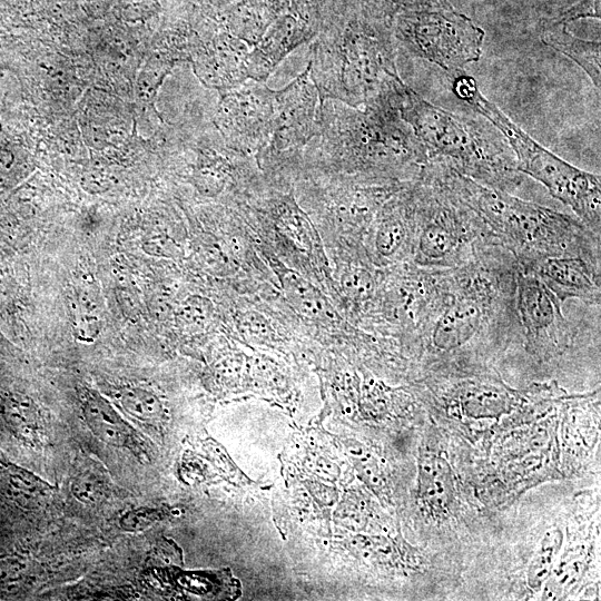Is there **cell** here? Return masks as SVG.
I'll list each match as a JSON object with an SVG mask.
<instances>
[{"instance_id": "obj_1", "label": "cell", "mask_w": 601, "mask_h": 601, "mask_svg": "<svg viewBox=\"0 0 601 601\" xmlns=\"http://www.w3.org/2000/svg\"><path fill=\"white\" fill-rule=\"evenodd\" d=\"M518 262L502 245L484 244L450 268V296L421 351L455 357L477 349H504L521 333L516 311Z\"/></svg>"}, {"instance_id": "obj_2", "label": "cell", "mask_w": 601, "mask_h": 601, "mask_svg": "<svg viewBox=\"0 0 601 601\" xmlns=\"http://www.w3.org/2000/svg\"><path fill=\"white\" fill-rule=\"evenodd\" d=\"M406 87V86H405ZM405 87L363 107L319 101L318 132L311 156L341 176L408 183L428 161L425 148L400 114Z\"/></svg>"}, {"instance_id": "obj_3", "label": "cell", "mask_w": 601, "mask_h": 601, "mask_svg": "<svg viewBox=\"0 0 601 601\" xmlns=\"http://www.w3.org/2000/svg\"><path fill=\"white\" fill-rule=\"evenodd\" d=\"M428 169L485 224L522 268L549 257L581 256L600 264V236L579 219L482 185L428 160Z\"/></svg>"}, {"instance_id": "obj_4", "label": "cell", "mask_w": 601, "mask_h": 601, "mask_svg": "<svg viewBox=\"0 0 601 601\" xmlns=\"http://www.w3.org/2000/svg\"><path fill=\"white\" fill-rule=\"evenodd\" d=\"M309 56V77L319 101L329 98L363 107L406 85L397 71L392 24L370 10L339 29L322 32Z\"/></svg>"}, {"instance_id": "obj_5", "label": "cell", "mask_w": 601, "mask_h": 601, "mask_svg": "<svg viewBox=\"0 0 601 601\" xmlns=\"http://www.w3.org/2000/svg\"><path fill=\"white\" fill-rule=\"evenodd\" d=\"M400 114L437 161L482 185L511 193L523 181L504 136L484 117L459 115L422 98L407 85Z\"/></svg>"}, {"instance_id": "obj_6", "label": "cell", "mask_w": 601, "mask_h": 601, "mask_svg": "<svg viewBox=\"0 0 601 601\" xmlns=\"http://www.w3.org/2000/svg\"><path fill=\"white\" fill-rule=\"evenodd\" d=\"M450 76L454 95L504 136L515 157L518 170L541 183L551 196L570 207L584 226L600 236V178L573 166L535 141L483 96L476 80L464 70Z\"/></svg>"}, {"instance_id": "obj_7", "label": "cell", "mask_w": 601, "mask_h": 601, "mask_svg": "<svg viewBox=\"0 0 601 601\" xmlns=\"http://www.w3.org/2000/svg\"><path fill=\"white\" fill-rule=\"evenodd\" d=\"M415 235L412 262L431 268H453L484 244L496 243L480 217L454 196L424 165L413 181Z\"/></svg>"}, {"instance_id": "obj_8", "label": "cell", "mask_w": 601, "mask_h": 601, "mask_svg": "<svg viewBox=\"0 0 601 601\" xmlns=\"http://www.w3.org/2000/svg\"><path fill=\"white\" fill-rule=\"evenodd\" d=\"M393 19L397 50L434 63L450 75L482 56L484 30L451 6L405 10Z\"/></svg>"}, {"instance_id": "obj_9", "label": "cell", "mask_w": 601, "mask_h": 601, "mask_svg": "<svg viewBox=\"0 0 601 601\" xmlns=\"http://www.w3.org/2000/svg\"><path fill=\"white\" fill-rule=\"evenodd\" d=\"M385 288V319L421 349L423 341L450 296V268L404 262L394 268Z\"/></svg>"}, {"instance_id": "obj_10", "label": "cell", "mask_w": 601, "mask_h": 601, "mask_svg": "<svg viewBox=\"0 0 601 601\" xmlns=\"http://www.w3.org/2000/svg\"><path fill=\"white\" fill-rule=\"evenodd\" d=\"M275 117L259 162L279 165L299 155L318 132L319 96L309 67L280 90H274Z\"/></svg>"}, {"instance_id": "obj_11", "label": "cell", "mask_w": 601, "mask_h": 601, "mask_svg": "<svg viewBox=\"0 0 601 601\" xmlns=\"http://www.w3.org/2000/svg\"><path fill=\"white\" fill-rule=\"evenodd\" d=\"M516 311L526 351L549 361L569 348L574 328L562 312V303L531 272L518 265Z\"/></svg>"}, {"instance_id": "obj_12", "label": "cell", "mask_w": 601, "mask_h": 601, "mask_svg": "<svg viewBox=\"0 0 601 601\" xmlns=\"http://www.w3.org/2000/svg\"><path fill=\"white\" fill-rule=\"evenodd\" d=\"M274 117V90L265 82L247 79L221 92L218 109L220 135L237 151L257 154L270 136Z\"/></svg>"}, {"instance_id": "obj_13", "label": "cell", "mask_w": 601, "mask_h": 601, "mask_svg": "<svg viewBox=\"0 0 601 601\" xmlns=\"http://www.w3.org/2000/svg\"><path fill=\"white\" fill-rule=\"evenodd\" d=\"M413 181L391 196L370 225L372 253L380 264L412 260L415 235Z\"/></svg>"}, {"instance_id": "obj_14", "label": "cell", "mask_w": 601, "mask_h": 601, "mask_svg": "<svg viewBox=\"0 0 601 601\" xmlns=\"http://www.w3.org/2000/svg\"><path fill=\"white\" fill-rule=\"evenodd\" d=\"M522 269L533 273L561 303L577 298L600 305V264L581 256H556Z\"/></svg>"}, {"instance_id": "obj_15", "label": "cell", "mask_w": 601, "mask_h": 601, "mask_svg": "<svg viewBox=\"0 0 601 601\" xmlns=\"http://www.w3.org/2000/svg\"><path fill=\"white\" fill-rule=\"evenodd\" d=\"M316 33L298 28L294 20H285L274 27L252 47L247 58L248 79L266 82L275 67L300 43Z\"/></svg>"}, {"instance_id": "obj_16", "label": "cell", "mask_w": 601, "mask_h": 601, "mask_svg": "<svg viewBox=\"0 0 601 601\" xmlns=\"http://www.w3.org/2000/svg\"><path fill=\"white\" fill-rule=\"evenodd\" d=\"M541 39L546 46L574 61L587 73L598 92H600V41L584 40L575 37L569 31L568 24L555 23L551 20L543 22Z\"/></svg>"}, {"instance_id": "obj_17", "label": "cell", "mask_w": 601, "mask_h": 601, "mask_svg": "<svg viewBox=\"0 0 601 601\" xmlns=\"http://www.w3.org/2000/svg\"><path fill=\"white\" fill-rule=\"evenodd\" d=\"M83 415L98 439L112 446L130 449L140 459L135 433L104 397L89 395L83 403Z\"/></svg>"}, {"instance_id": "obj_18", "label": "cell", "mask_w": 601, "mask_h": 601, "mask_svg": "<svg viewBox=\"0 0 601 601\" xmlns=\"http://www.w3.org/2000/svg\"><path fill=\"white\" fill-rule=\"evenodd\" d=\"M457 398L465 413L471 416H497L511 403L510 392L490 380H470L457 390Z\"/></svg>"}, {"instance_id": "obj_19", "label": "cell", "mask_w": 601, "mask_h": 601, "mask_svg": "<svg viewBox=\"0 0 601 601\" xmlns=\"http://www.w3.org/2000/svg\"><path fill=\"white\" fill-rule=\"evenodd\" d=\"M561 544L562 532L560 530H551L545 533L529 566L528 582L532 589L539 590L550 575Z\"/></svg>"}, {"instance_id": "obj_20", "label": "cell", "mask_w": 601, "mask_h": 601, "mask_svg": "<svg viewBox=\"0 0 601 601\" xmlns=\"http://www.w3.org/2000/svg\"><path fill=\"white\" fill-rule=\"evenodd\" d=\"M122 408L132 417L145 423H154L161 415V404L150 391L129 387L120 395Z\"/></svg>"}, {"instance_id": "obj_21", "label": "cell", "mask_w": 601, "mask_h": 601, "mask_svg": "<svg viewBox=\"0 0 601 601\" xmlns=\"http://www.w3.org/2000/svg\"><path fill=\"white\" fill-rule=\"evenodd\" d=\"M211 304L201 296H190L184 300L176 313V321L184 329H200L211 316Z\"/></svg>"}, {"instance_id": "obj_22", "label": "cell", "mask_w": 601, "mask_h": 601, "mask_svg": "<svg viewBox=\"0 0 601 601\" xmlns=\"http://www.w3.org/2000/svg\"><path fill=\"white\" fill-rule=\"evenodd\" d=\"M73 496L85 504L99 502L105 495V484L93 472L78 474L71 483Z\"/></svg>"}, {"instance_id": "obj_23", "label": "cell", "mask_w": 601, "mask_h": 601, "mask_svg": "<svg viewBox=\"0 0 601 601\" xmlns=\"http://www.w3.org/2000/svg\"><path fill=\"white\" fill-rule=\"evenodd\" d=\"M99 311L75 307L73 331L78 338L85 342L93 341L101 331Z\"/></svg>"}, {"instance_id": "obj_24", "label": "cell", "mask_w": 601, "mask_h": 601, "mask_svg": "<svg viewBox=\"0 0 601 601\" xmlns=\"http://www.w3.org/2000/svg\"><path fill=\"white\" fill-rule=\"evenodd\" d=\"M600 0H580L577 4L563 11L560 16L550 19L555 23H564L582 19L598 18L600 19Z\"/></svg>"}, {"instance_id": "obj_25", "label": "cell", "mask_w": 601, "mask_h": 601, "mask_svg": "<svg viewBox=\"0 0 601 601\" xmlns=\"http://www.w3.org/2000/svg\"><path fill=\"white\" fill-rule=\"evenodd\" d=\"M156 511L150 509H137L127 512L120 519V525L124 530L137 532L150 524L156 518Z\"/></svg>"}, {"instance_id": "obj_26", "label": "cell", "mask_w": 601, "mask_h": 601, "mask_svg": "<svg viewBox=\"0 0 601 601\" xmlns=\"http://www.w3.org/2000/svg\"><path fill=\"white\" fill-rule=\"evenodd\" d=\"M582 569V561H580L579 559L569 560L568 563L560 565L554 577L553 583L551 582L549 585L556 587L558 589H564V587L570 585L572 581L578 580Z\"/></svg>"}]
</instances>
